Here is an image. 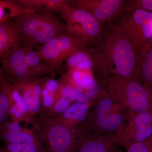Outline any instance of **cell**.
<instances>
[{
	"mask_svg": "<svg viewBox=\"0 0 152 152\" xmlns=\"http://www.w3.org/2000/svg\"><path fill=\"white\" fill-rule=\"evenodd\" d=\"M94 47L105 57L112 75L141 83L135 49L127 35L115 23L107 24Z\"/></svg>",
	"mask_w": 152,
	"mask_h": 152,
	"instance_id": "obj_1",
	"label": "cell"
},
{
	"mask_svg": "<svg viewBox=\"0 0 152 152\" xmlns=\"http://www.w3.org/2000/svg\"><path fill=\"white\" fill-rule=\"evenodd\" d=\"M132 113L114 102L105 90L94 102L84 121L75 131L94 135L122 134Z\"/></svg>",
	"mask_w": 152,
	"mask_h": 152,
	"instance_id": "obj_2",
	"label": "cell"
},
{
	"mask_svg": "<svg viewBox=\"0 0 152 152\" xmlns=\"http://www.w3.org/2000/svg\"><path fill=\"white\" fill-rule=\"evenodd\" d=\"M23 38V46L34 49L66 31L64 23L55 14L31 12L15 18Z\"/></svg>",
	"mask_w": 152,
	"mask_h": 152,
	"instance_id": "obj_3",
	"label": "cell"
},
{
	"mask_svg": "<svg viewBox=\"0 0 152 152\" xmlns=\"http://www.w3.org/2000/svg\"><path fill=\"white\" fill-rule=\"evenodd\" d=\"M105 88L114 102L131 112H152V96L140 82L113 74L106 79Z\"/></svg>",
	"mask_w": 152,
	"mask_h": 152,
	"instance_id": "obj_4",
	"label": "cell"
},
{
	"mask_svg": "<svg viewBox=\"0 0 152 152\" xmlns=\"http://www.w3.org/2000/svg\"><path fill=\"white\" fill-rule=\"evenodd\" d=\"M34 131L45 145V152H77V137L72 129L54 118L44 115L37 117Z\"/></svg>",
	"mask_w": 152,
	"mask_h": 152,
	"instance_id": "obj_5",
	"label": "cell"
},
{
	"mask_svg": "<svg viewBox=\"0 0 152 152\" xmlns=\"http://www.w3.org/2000/svg\"><path fill=\"white\" fill-rule=\"evenodd\" d=\"M60 14L65 21L66 32L83 40L88 47L96 45L104 27L92 15L70 5L65 6Z\"/></svg>",
	"mask_w": 152,
	"mask_h": 152,
	"instance_id": "obj_6",
	"label": "cell"
},
{
	"mask_svg": "<svg viewBox=\"0 0 152 152\" xmlns=\"http://www.w3.org/2000/svg\"><path fill=\"white\" fill-rule=\"evenodd\" d=\"M115 23L129 37L138 57L152 44V12L138 10L125 13Z\"/></svg>",
	"mask_w": 152,
	"mask_h": 152,
	"instance_id": "obj_7",
	"label": "cell"
},
{
	"mask_svg": "<svg viewBox=\"0 0 152 152\" xmlns=\"http://www.w3.org/2000/svg\"><path fill=\"white\" fill-rule=\"evenodd\" d=\"M87 47L83 40L65 31L39 47L36 51L55 74L57 72H61L64 63L67 57Z\"/></svg>",
	"mask_w": 152,
	"mask_h": 152,
	"instance_id": "obj_8",
	"label": "cell"
},
{
	"mask_svg": "<svg viewBox=\"0 0 152 152\" xmlns=\"http://www.w3.org/2000/svg\"><path fill=\"white\" fill-rule=\"evenodd\" d=\"M127 0H70V5L92 15L102 24L112 23L126 12Z\"/></svg>",
	"mask_w": 152,
	"mask_h": 152,
	"instance_id": "obj_9",
	"label": "cell"
},
{
	"mask_svg": "<svg viewBox=\"0 0 152 152\" xmlns=\"http://www.w3.org/2000/svg\"><path fill=\"white\" fill-rule=\"evenodd\" d=\"M26 47L22 46L3 57L0 61V73L12 80H38L28 67L25 60Z\"/></svg>",
	"mask_w": 152,
	"mask_h": 152,
	"instance_id": "obj_10",
	"label": "cell"
},
{
	"mask_svg": "<svg viewBox=\"0 0 152 152\" xmlns=\"http://www.w3.org/2000/svg\"><path fill=\"white\" fill-rule=\"evenodd\" d=\"M152 135V112L132 113L123 131L121 144L124 146L131 142H143Z\"/></svg>",
	"mask_w": 152,
	"mask_h": 152,
	"instance_id": "obj_11",
	"label": "cell"
},
{
	"mask_svg": "<svg viewBox=\"0 0 152 152\" xmlns=\"http://www.w3.org/2000/svg\"><path fill=\"white\" fill-rule=\"evenodd\" d=\"M76 133L78 142L77 152H113L116 145L121 144V134L94 135Z\"/></svg>",
	"mask_w": 152,
	"mask_h": 152,
	"instance_id": "obj_12",
	"label": "cell"
},
{
	"mask_svg": "<svg viewBox=\"0 0 152 152\" xmlns=\"http://www.w3.org/2000/svg\"><path fill=\"white\" fill-rule=\"evenodd\" d=\"M46 77L35 80H10L16 87L23 100L34 116L41 114L42 84Z\"/></svg>",
	"mask_w": 152,
	"mask_h": 152,
	"instance_id": "obj_13",
	"label": "cell"
},
{
	"mask_svg": "<svg viewBox=\"0 0 152 152\" xmlns=\"http://www.w3.org/2000/svg\"><path fill=\"white\" fill-rule=\"evenodd\" d=\"M23 45V38L15 19L0 23V61Z\"/></svg>",
	"mask_w": 152,
	"mask_h": 152,
	"instance_id": "obj_14",
	"label": "cell"
},
{
	"mask_svg": "<svg viewBox=\"0 0 152 152\" xmlns=\"http://www.w3.org/2000/svg\"><path fill=\"white\" fill-rule=\"evenodd\" d=\"M90 107L85 104L74 102L63 113L54 118L72 129H75L86 120Z\"/></svg>",
	"mask_w": 152,
	"mask_h": 152,
	"instance_id": "obj_15",
	"label": "cell"
},
{
	"mask_svg": "<svg viewBox=\"0 0 152 152\" xmlns=\"http://www.w3.org/2000/svg\"><path fill=\"white\" fill-rule=\"evenodd\" d=\"M18 4L36 12L61 13L64 8L70 5V0H16Z\"/></svg>",
	"mask_w": 152,
	"mask_h": 152,
	"instance_id": "obj_16",
	"label": "cell"
},
{
	"mask_svg": "<svg viewBox=\"0 0 152 152\" xmlns=\"http://www.w3.org/2000/svg\"><path fill=\"white\" fill-rule=\"evenodd\" d=\"M0 140L7 143L33 144L37 148L39 152H45L43 143L38 138L33 128L29 129L23 127L20 131L13 132H1Z\"/></svg>",
	"mask_w": 152,
	"mask_h": 152,
	"instance_id": "obj_17",
	"label": "cell"
},
{
	"mask_svg": "<svg viewBox=\"0 0 152 152\" xmlns=\"http://www.w3.org/2000/svg\"><path fill=\"white\" fill-rule=\"evenodd\" d=\"M0 88L7 95L10 104H17L29 121L32 126L35 125L37 117L31 113L27 106L23 100L19 91L10 80L6 78L0 73Z\"/></svg>",
	"mask_w": 152,
	"mask_h": 152,
	"instance_id": "obj_18",
	"label": "cell"
},
{
	"mask_svg": "<svg viewBox=\"0 0 152 152\" xmlns=\"http://www.w3.org/2000/svg\"><path fill=\"white\" fill-rule=\"evenodd\" d=\"M61 77L73 88H87L92 86L96 80L92 71L78 69H67Z\"/></svg>",
	"mask_w": 152,
	"mask_h": 152,
	"instance_id": "obj_19",
	"label": "cell"
},
{
	"mask_svg": "<svg viewBox=\"0 0 152 152\" xmlns=\"http://www.w3.org/2000/svg\"><path fill=\"white\" fill-rule=\"evenodd\" d=\"M25 60L30 71L38 80L44 77V76H53L55 74L34 49L26 47Z\"/></svg>",
	"mask_w": 152,
	"mask_h": 152,
	"instance_id": "obj_20",
	"label": "cell"
},
{
	"mask_svg": "<svg viewBox=\"0 0 152 152\" xmlns=\"http://www.w3.org/2000/svg\"><path fill=\"white\" fill-rule=\"evenodd\" d=\"M34 12L19 4L16 0H0V23Z\"/></svg>",
	"mask_w": 152,
	"mask_h": 152,
	"instance_id": "obj_21",
	"label": "cell"
},
{
	"mask_svg": "<svg viewBox=\"0 0 152 152\" xmlns=\"http://www.w3.org/2000/svg\"><path fill=\"white\" fill-rule=\"evenodd\" d=\"M72 103V102L66 98H56L52 107L43 114L49 118H54L63 113Z\"/></svg>",
	"mask_w": 152,
	"mask_h": 152,
	"instance_id": "obj_22",
	"label": "cell"
},
{
	"mask_svg": "<svg viewBox=\"0 0 152 152\" xmlns=\"http://www.w3.org/2000/svg\"><path fill=\"white\" fill-rule=\"evenodd\" d=\"M0 152H39V151L33 144L7 143L4 147L0 148Z\"/></svg>",
	"mask_w": 152,
	"mask_h": 152,
	"instance_id": "obj_23",
	"label": "cell"
},
{
	"mask_svg": "<svg viewBox=\"0 0 152 152\" xmlns=\"http://www.w3.org/2000/svg\"><path fill=\"white\" fill-rule=\"evenodd\" d=\"M125 147L126 152H152V135L145 141L131 142Z\"/></svg>",
	"mask_w": 152,
	"mask_h": 152,
	"instance_id": "obj_24",
	"label": "cell"
},
{
	"mask_svg": "<svg viewBox=\"0 0 152 152\" xmlns=\"http://www.w3.org/2000/svg\"><path fill=\"white\" fill-rule=\"evenodd\" d=\"M8 116L13 122L20 123L23 122L27 124H31L27 118L17 104H10Z\"/></svg>",
	"mask_w": 152,
	"mask_h": 152,
	"instance_id": "obj_25",
	"label": "cell"
},
{
	"mask_svg": "<svg viewBox=\"0 0 152 152\" xmlns=\"http://www.w3.org/2000/svg\"><path fill=\"white\" fill-rule=\"evenodd\" d=\"M72 99L74 102L88 105L90 108L94 103V101L87 93L86 90L82 88H74Z\"/></svg>",
	"mask_w": 152,
	"mask_h": 152,
	"instance_id": "obj_26",
	"label": "cell"
},
{
	"mask_svg": "<svg viewBox=\"0 0 152 152\" xmlns=\"http://www.w3.org/2000/svg\"><path fill=\"white\" fill-rule=\"evenodd\" d=\"M138 10L152 12V0H131L129 1L126 13Z\"/></svg>",
	"mask_w": 152,
	"mask_h": 152,
	"instance_id": "obj_27",
	"label": "cell"
},
{
	"mask_svg": "<svg viewBox=\"0 0 152 152\" xmlns=\"http://www.w3.org/2000/svg\"><path fill=\"white\" fill-rule=\"evenodd\" d=\"M59 86L56 95V98L64 97L74 102L72 99V93L74 88L62 77L59 80ZM55 98V99H56Z\"/></svg>",
	"mask_w": 152,
	"mask_h": 152,
	"instance_id": "obj_28",
	"label": "cell"
},
{
	"mask_svg": "<svg viewBox=\"0 0 152 152\" xmlns=\"http://www.w3.org/2000/svg\"><path fill=\"white\" fill-rule=\"evenodd\" d=\"M10 107L8 98L0 88V124L7 121Z\"/></svg>",
	"mask_w": 152,
	"mask_h": 152,
	"instance_id": "obj_29",
	"label": "cell"
},
{
	"mask_svg": "<svg viewBox=\"0 0 152 152\" xmlns=\"http://www.w3.org/2000/svg\"><path fill=\"white\" fill-rule=\"evenodd\" d=\"M42 86L48 91L51 94L54 96L56 98L57 91L59 86V81L53 77H46Z\"/></svg>",
	"mask_w": 152,
	"mask_h": 152,
	"instance_id": "obj_30",
	"label": "cell"
},
{
	"mask_svg": "<svg viewBox=\"0 0 152 152\" xmlns=\"http://www.w3.org/2000/svg\"><path fill=\"white\" fill-rule=\"evenodd\" d=\"M23 127L19 123L10 122L7 120L0 124V133L18 132Z\"/></svg>",
	"mask_w": 152,
	"mask_h": 152,
	"instance_id": "obj_31",
	"label": "cell"
},
{
	"mask_svg": "<svg viewBox=\"0 0 152 152\" xmlns=\"http://www.w3.org/2000/svg\"><path fill=\"white\" fill-rule=\"evenodd\" d=\"M55 97L49 95L41 97V114H43L52 107L55 102Z\"/></svg>",
	"mask_w": 152,
	"mask_h": 152,
	"instance_id": "obj_32",
	"label": "cell"
},
{
	"mask_svg": "<svg viewBox=\"0 0 152 152\" xmlns=\"http://www.w3.org/2000/svg\"><path fill=\"white\" fill-rule=\"evenodd\" d=\"M138 58H142L152 64V44Z\"/></svg>",
	"mask_w": 152,
	"mask_h": 152,
	"instance_id": "obj_33",
	"label": "cell"
},
{
	"mask_svg": "<svg viewBox=\"0 0 152 152\" xmlns=\"http://www.w3.org/2000/svg\"><path fill=\"white\" fill-rule=\"evenodd\" d=\"M113 152H123V151H122L121 150H120L118 148L116 147L115 148V149L114 150Z\"/></svg>",
	"mask_w": 152,
	"mask_h": 152,
	"instance_id": "obj_34",
	"label": "cell"
},
{
	"mask_svg": "<svg viewBox=\"0 0 152 152\" xmlns=\"http://www.w3.org/2000/svg\"><path fill=\"white\" fill-rule=\"evenodd\" d=\"M151 110H152V102H151Z\"/></svg>",
	"mask_w": 152,
	"mask_h": 152,
	"instance_id": "obj_35",
	"label": "cell"
}]
</instances>
